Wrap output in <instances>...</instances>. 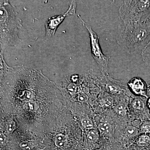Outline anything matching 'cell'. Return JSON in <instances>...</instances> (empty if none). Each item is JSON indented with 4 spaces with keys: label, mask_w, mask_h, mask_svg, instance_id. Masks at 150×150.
<instances>
[{
    "label": "cell",
    "mask_w": 150,
    "mask_h": 150,
    "mask_svg": "<svg viewBox=\"0 0 150 150\" xmlns=\"http://www.w3.org/2000/svg\"><path fill=\"white\" fill-rule=\"evenodd\" d=\"M117 43L130 54L143 51L150 42V20L118 25Z\"/></svg>",
    "instance_id": "6da1fadb"
},
{
    "label": "cell",
    "mask_w": 150,
    "mask_h": 150,
    "mask_svg": "<svg viewBox=\"0 0 150 150\" xmlns=\"http://www.w3.org/2000/svg\"><path fill=\"white\" fill-rule=\"evenodd\" d=\"M22 21L19 17L16 8L8 1H0V54L6 48L13 46L18 47L22 40L18 32L22 27Z\"/></svg>",
    "instance_id": "7a4b0ae2"
},
{
    "label": "cell",
    "mask_w": 150,
    "mask_h": 150,
    "mask_svg": "<svg viewBox=\"0 0 150 150\" xmlns=\"http://www.w3.org/2000/svg\"><path fill=\"white\" fill-rule=\"evenodd\" d=\"M118 13L123 23L142 21L150 15V1H123Z\"/></svg>",
    "instance_id": "3957f363"
},
{
    "label": "cell",
    "mask_w": 150,
    "mask_h": 150,
    "mask_svg": "<svg viewBox=\"0 0 150 150\" xmlns=\"http://www.w3.org/2000/svg\"><path fill=\"white\" fill-rule=\"evenodd\" d=\"M78 17L80 20L84 27L87 30L90 39L91 48L92 55L96 62L99 69L103 75L107 76L108 75V64L110 56H107L103 53L99 43V37L90 25L84 21L80 15Z\"/></svg>",
    "instance_id": "277c9868"
},
{
    "label": "cell",
    "mask_w": 150,
    "mask_h": 150,
    "mask_svg": "<svg viewBox=\"0 0 150 150\" xmlns=\"http://www.w3.org/2000/svg\"><path fill=\"white\" fill-rule=\"evenodd\" d=\"M77 3L72 1L69 6V8L64 13L59 15L54 16L48 18L45 23V40H48L54 36L59 25L63 22L67 16L74 15L76 10Z\"/></svg>",
    "instance_id": "5b68a950"
},
{
    "label": "cell",
    "mask_w": 150,
    "mask_h": 150,
    "mask_svg": "<svg viewBox=\"0 0 150 150\" xmlns=\"http://www.w3.org/2000/svg\"><path fill=\"white\" fill-rule=\"evenodd\" d=\"M100 81L105 91L111 94H119L125 90V84L124 81H117L108 76L101 77Z\"/></svg>",
    "instance_id": "8992f818"
},
{
    "label": "cell",
    "mask_w": 150,
    "mask_h": 150,
    "mask_svg": "<svg viewBox=\"0 0 150 150\" xmlns=\"http://www.w3.org/2000/svg\"><path fill=\"white\" fill-rule=\"evenodd\" d=\"M128 87L135 95L148 98L147 83L141 78L135 77L127 83Z\"/></svg>",
    "instance_id": "52a82bcc"
},
{
    "label": "cell",
    "mask_w": 150,
    "mask_h": 150,
    "mask_svg": "<svg viewBox=\"0 0 150 150\" xmlns=\"http://www.w3.org/2000/svg\"><path fill=\"white\" fill-rule=\"evenodd\" d=\"M98 129L101 134L107 137L112 136V128L110 123L107 121H103L99 123L98 126Z\"/></svg>",
    "instance_id": "ba28073f"
},
{
    "label": "cell",
    "mask_w": 150,
    "mask_h": 150,
    "mask_svg": "<svg viewBox=\"0 0 150 150\" xmlns=\"http://www.w3.org/2000/svg\"><path fill=\"white\" fill-rule=\"evenodd\" d=\"M142 56L145 64L150 67V42L148 46L142 51Z\"/></svg>",
    "instance_id": "9c48e42d"
},
{
    "label": "cell",
    "mask_w": 150,
    "mask_h": 150,
    "mask_svg": "<svg viewBox=\"0 0 150 150\" xmlns=\"http://www.w3.org/2000/svg\"><path fill=\"white\" fill-rule=\"evenodd\" d=\"M67 139V136L64 134H57L54 139V143L55 145L58 147H62L64 145Z\"/></svg>",
    "instance_id": "30bf717a"
},
{
    "label": "cell",
    "mask_w": 150,
    "mask_h": 150,
    "mask_svg": "<svg viewBox=\"0 0 150 150\" xmlns=\"http://www.w3.org/2000/svg\"><path fill=\"white\" fill-rule=\"evenodd\" d=\"M150 142V137L147 134H145L140 136L137 141L138 145L142 146H146L149 144Z\"/></svg>",
    "instance_id": "8fae6325"
},
{
    "label": "cell",
    "mask_w": 150,
    "mask_h": 150,
    "mask_svg": "<svg viewBox=\"0 0 150 150\" xmlns=\"http://www.w3.org/2000/svg\"><path fill=\"white\" fill-rule=\"evenodd\" d=\"M132 107L138 110H142L144 108V104L141 100L136 98L132 101Z\"/></svg>",
    "instance_id": "7c38bea8"
},
{
    "label": "cell",
    "mask_w": 150,
    "mask_h": 150,
    "mask_svg": "<svg viewBox=\"0 0 150 150\" xmlns=\"http://www.w3.org/2000/svg\"><path fill=\"white\" fill-rule=\"evenodd\" d=\"M126 133L128 137H136L138 135L139 131L136 127L133 126H129L126 128Z\"/></svg>",
    "instance_id": "4fadbf2b"
},
{
    "label": "cell",
    "mask_w": 150,
    "mask_h": 150,
    "mask_svg": "<svg viewBox=\"0 0 150 150\" xmlns=\"http://www.w3.org/2000/svg\"><path fill=\"white\" fill-rule=\"evenodd\" d=\"M34 146V144L32 142L29 141L23 142L19 144V147L22 150H31Z\"/></svg>",
    "instance_id": "5bb4252c"
},
{
    "label": "cell",
    "mask_w": 150,
    "mask_h": 150,
    "mask_svg": "<svg viewBox=\"0 0 150 150\" xmlns=\"http://www.w3.org/2000/svg\"><path fill=\"white\" fill-rule=\"evenodd\" d=\"M98 134L97 132L95 130H91L89 132L87 136L88 141L91 143H95L98 141Z\"/></svg>",
    "instance_id": "9a60e30c"
},
{
    "label": "cell",
    "mask_w": 150,
    "mask_h": 150,
    "mask_svg": "<svg viewBox=\"0 0 150 150\" xmlns=\"http://www.w3.org/2000/svg\"><path fill=\"white\" fill-rule=\"evenodd\" d=\"M81 123L85 129L90 130L92 129L93 124L91 119L88 118H84L81 120Z\"/></svg>",
    "instance_id": "2e32d148"
},
{
    "label": "cell",
    "mask_w": 150,
    "mask_h": 150,
    "mask_svg": "<svg viewBox=\"0 0 150 150\" xmlns=\"http://www.w3.org/2000/svg\"><path fill=\"white\" fill-rule=\"evenodd\" d=\"M6 131L8 134H11L16 128V123L13 120L8 121L6 124Z\"/></svg>",
    "instance_id": "e0dca14e"
},
{
    "label": "cell",
    "mask_w": 150,
    "mask_h": 150,
    "mask_svg": "<svg viewBox=\"0 0 150 150\" xmlns=\"http://www.w3.org/2000/svg\"><path fill=\"white\" fill-rule=\"evenodd\" d=\"M141 131L144 134L150 133V122H145L142 124L141 127Z\"/></svg>",
    "instance_id": "ac0fdd59"
},
{
    "label": "cell",
    "mask_w": 150,
    "mask_h": 150,
    "mask_svg": "<svg viewBox=\"0 0 150 150\" xmlns=\"http://www.w3.org/2000/svg\"><path fill=\"white\" fill-rule=\"evenodd\" d=\"M78 101L80 102H86L88 100L89 97L86 93L83 92L78 93L77 96Z\"/></svg>",
    "instance_id": "d6986e66"
},
{
    "label": "cell",
    "mask_w": 150,
    "mask_h": 150,
    "mask_svg": "<svg viewBox=\"0 0 150 150\" xmlns=\"http://www.w3.org/2000/svg\"><path fill=\"white\" fill-rule=\"evenodd\" d=\"M115 110L119 115H124L126 114V109L122 105H118L115 108Z\"/></svg>",
    "instance_id": "ffe728a7"
},
{
    "label": "cell",
    "mask_w": 150,
    "mask_h": 150,
    "mask_svg": "<svg viewBox=\"0 0 150 150\" xmlns=\"http://www.w3.org/2000/svg\"><path fill=\"white\" fill-rule=\"evenodd\" d=\"M103 102L105 106H111L112 104V99L110 96H106L103 98Z\"/></svg>",
    "instance_id": "44dd1931"
},
{
    "label": "cell",
    "mask_w": 150,
    "mask_h": 150,
    "mask_svg": "<svg viewBox=\"0 0 150 150\" xmlns=\"http://www.w3.org/2000/svg\"><path fill=\"white\" fill-rule=\"evenodd\" d=\"M6 141V137L3 133L1 132L0 134V142L1 145H3Z\"/></svg>",
    "instance_id": "7402d4cb"
},
{
    "label": "cell",
    "mask_w": 150,
    "mask_h": 150,
    "mask_svg": "<svg viewBox=\"0 0 150 150\" xmlns=\"http://www.w3.org/2000/svg\"><path fill=\"white\" fill-rule=\"evenodd\" d=\"M147 91L150 93V81L147 83Z\"/></svg>",
    "instance_id": "603a6c76"
},
{
    "label": "cell",
    "mask_w": 150,
    "mask_h": 150,
    "mask_svg": "<svg viewBox=\"0 0 150 150\" xmlns=\"http://www.w3.org/2000/svg\"><path fill=\"white\" fill-rule=\"evenodd\" d=\"M147 102V105L148 108L150 110V97L148 98Z\"/></svg>",
    "instance_id": "cb8c5ba5"
},
{
    "label": "cell",
    "mask_w": 150,
    "mask_h": 150,
    "mask_svg": "<svg viewBox=\"0 0 150 150\" xmlns=\"http://www.w3.org/2000/svg\"><path fill=\"white\" fill-rule=\"evenodd\" d=\"M147 20H150V15H149V16H148V17L147 18L145 19L144 20H143V21H147Z\"/></svg>",
    "instance_id": "d4e9b609"
}]
</instances>
